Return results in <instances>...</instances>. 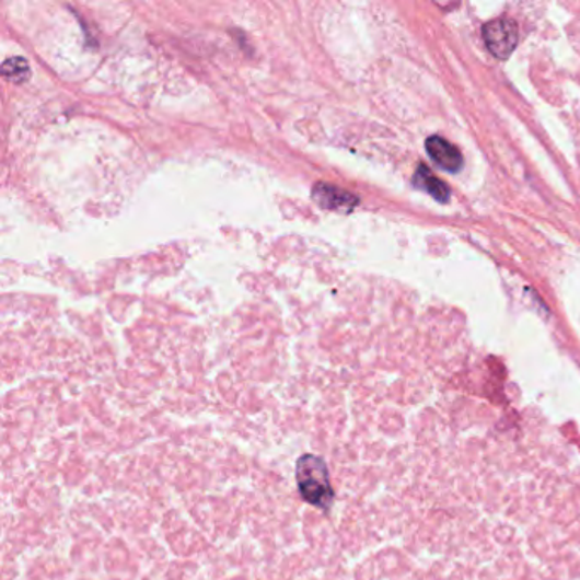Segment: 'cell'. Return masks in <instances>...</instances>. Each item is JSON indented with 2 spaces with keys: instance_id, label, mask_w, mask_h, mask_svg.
<instances>
[{
  "instance_id": "1",
  "label": "cell",
  "mask_w": 580,
  "mask_h": 580,
  "mask_svg": "<svg viewBox=\"0 0 580 580\" xmlns=\"http://www.w3.org/2000/svg\"><path fill=\"white\" fill-rule=\"evenodd\" d=\"M298 492L306 504L328 511L334 502L330 474L324 459L317 454H303L297 462Z\"/></svg>"
},
{
  "instance_id": "2",
  "label": "cell",
  "mask_w": 580,
  "mask_h": 580,
  "mask_svg": "<svg viewBox=\"0 0 580 580\" xmlns=\"http://www.w3.org/2000/svg\"><path fill=\"white\" fill-rule=\"evenodd\" d=\"M485 45L497 58H508L518 46L520 30L511 20H494L484 26Z\"/></svg>"
},
{
  "instance_id": "3",
  "label": "cell",
  "mask_w": 580,
  "mask_h": 580,
  "mask_svg": "<svg viewBox=\"0 0 580 580\" xmlns=\"http://www.w3.org/2000/svg\"><path fill=\"white\" fill-rule=\"evenodd\" d=\"M426 150H428L429 156L432 161L443 167L448 172H459L463 165V155L453 143L448 142L446 138L429 137L426 142Z\"/></svg>"
},
{
  "instance_id": "4",
  "label": "cell",
  "mask_w": 580,
  "mask_h": 580,
  "mask_svg": "<svg viewBox=\"0 0 580 580\" xmlns=\"http://www.w3.org/2000/svg\"><path fill=\"white\" fill-rule=\"evenodd\" d=\"M313 198L327 210H349L356 207L358 199L349 195L348 192L339 189V187L330 186V184H317L313 189Z\"/></svg>"
},
{
  "instance_id": "5",
  "label": "cell",
  "mask_w": 580,
  "mask_h": 580,
  "mask_svg": "<svg viewBox=\"0 0 580 580\" xmlns=\"http://www.w3.org/2000/svg\"><path fill=\"white\" fill-rule=\"evenodd\" d=\"M414 183L417 186L422 187L425 192H428L432 198L438 199V201L446 202L450 199V187L439 181L438 177L432 174L429 169H426L425 165H420L417 169L416 176H414Z\"/></svg>"
},
{
  "instance_id": "6",
  "label": "cell",
  "mask_w": 580,
  "mask_h": 580,
  "mask_svg": "<svg viewBox=\"0 0 580 580\" xmlns=\"http://www.w3.org/2000/svg\"><path fill=\"white\" fill-rule=\"evenodd\" d=\"M2 73L8 77L9 81L23 84L30 79V63L21 57L9 58L2 66Z\"/></svg>"
}]
</instances>
